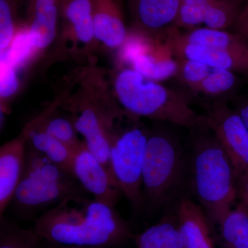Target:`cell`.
Segmentation results:
<instances>
[{"label":"cell","mask_w":248,"mask_h":248,"mask_svg":"<svg viewBox=\"0 0 248 248\" xmlns=\"http://www.w3.org/2000/svg\"><path fill=\"white\" fill-rule=\"evenodd\" d=\"M231 30L248 43V1L243 7Z\"/></svg>","instance_id":"f1b7e54d"},{"label":"cell","mask_w":248,"mask_h":248,"mask_svg":"<svg viewBox=\"0 0 248 248\" xmlns=\"http://www.w3.org/2000/svg\"><path fill=\"white\" fill-rule=\"evenodd\" d=\"M72 110V120L77 132L84 139L85 146L112 174L111 146L123 128L119 123L128 114L121 107L105 108L91 102L81 103Z\"/></svg>","instance_id":"52a82bcc"},{"label":"cell","mask_w":248,"mask_h":248,"mask_svg":"<svg viewBox=\"0 0 248 248\" xmlns=\"http://www.w3.org/2000/svg\"><path fill=\"white\" fill-rule=\"evenodd\" d=\"M0 248H45V242L32 229H24L0 217Z\"/></svg>","instance_id":"603a6c76"},{"label":"cell","mask_w":248,"mask_h":248,"mask_svg":"<svg viewBox=\"0 0 248 248\" xmlns=\"http://www.w3.org/2000/svg\"><path fill=\"white\" fill-rule=\"evenodd\" d=\"M17 29L16 27L14 0H0V50L9 48Z\"/></svg>","instance_id":"4316f807"},{"label":"cell","mask_w":248,"mask_h":248,"mask_svg":"<svg viewBox=\"0 0 248 248\" xmlns=\"http://www.w3.org/2000/svg\"><path fill=\"white\" fill-rule=\"evenodd\" d=\"M241 82L236 73L228 70L212 68L208 76L200 84L189 91L195 93V95L209 99L208 105L218 102L229 103L236 97Z\"/></svg>","instance_id":"ffe728a7"},{"label":"cell","mask_w":248,"mask_h":248,"mask_svg":"<svg viewBox=\"0 0 248 248\" xmlns=\"http://www.w3.org/2000/svg\"><path fill=\"white\" fill-rule=\"evenodd\" d=\"M173 28L165 38L177 58L200 62L211 68L228 70L238 75H248V51L239 52L207 48L178 40Z\"/></svg>","instance_id":"8fae6325"},{"label":"cell","mask_w":248,"mask_h":248,"mask_svg":"<svg viewBox=\"0 0 248 248\" xmlns=\"http://www.w3.org/2000/svg\"><path fill=\"white\" fill-rule=\"evenodd\" d=\"M29 130L26 127L18 138L0 148V217L12 201L22 177L25 162Z\"/></svg>","instance_id":"7c38bea8"},{"label":"cell","mask_w":248,"mask_h":248,"mask_svg":"<svg viewBox=\"0 0 248 248\" xmlns=\"http://www.w3.org/2000/svg\"><path fill=\"white\" fill-rule=\"evenodd\" d=\"M71 172L95 200L115 207L123 195L110 171L88 150L84 142L75 149Z\"/></svg>","instance_id":"9c48e42d"},{"label":"cell","mask_w":248,"mask_h":248,"mask_svg":"<svg viewBox=\"0 0 248 248\" xmlns=\"http://www.w3.org/2000/svg\"><path fill=\"white\" fill-rule=\"evenodd\" d=\"M120 107L133 118L151 119L190 130L200 125L202 115L191 108L187 95L147 79L130 67H125L115 81Z\"/></svg>","instance_id":"277c9868"},{"label":"cell","mask_w":248,"mask_h":248,"mask_svg":"<svg viewBox=\"0 0 248 248\" xmlns=\"http://www.w3.org/2000/svg\"><path fill=\"white\" fill-rule=\"evenodd\" d=\"M36 53L28 27L17 29L9 48L1 52L4 58L16 70L24 66Z\"/></svg>","instance_id":"d4e9b609"},{"label":"cell","mask_w":248,"mask_h":248,"mask_svg":"<svg viewBox=\"0 0 248 248\" xmlns=\"http://www.w3.org/2000/svg\"><path fill=\"white\" fill-rule=\"evenodd\" d=\"M190 162L188 140L169 127L149 130L143 167L144 210L174 213L179 202L190 197Z\"/></svg>","instance_id":"3957f363"},{"label":"cell","mask_w":248,"mask_h":248,"mask_svg":"<svg viewBox=\"0 0 248 248\" xmlns=\"http://www.w3.org/2000/svg\"><path fill=\"white\" fill-rule=\"evenodd\" d=\"M181 0H128L133 30L154 40L174 28Z\"/></svg>","instance_id":"30bf717a"},{"label":"cell","mask_w":248,"mask_h":248,"mask_svg":"<svg viewBox=\"0 0 248 248\" xmlns=\"http://www.w3.org/2000/svg\"><path fill=\"white\" fill-rule=\"evenodd\" d=\"M174 34L178 40L190 45L231 51H248V42L229 31L198 27L181 33L176 28Z\"/></svg>","instance_id":"e0dca14e"},{"label":"cell","mask_w":248,"mask_h":248,"mask_svg":"<svg viewBox=\"0 0 248 248\" xmlns=\"http://www.w3.org/2000/svg\"><path fill=\"white\" fill-rule=\"evenodd\" d=\"M27 26L35 51L46 49L55 40L58 29L59 0H30Z\"/></svg>","instance_id":"9a60e30c"},{"label":"cell","mask_w":248,"mask_h":248,"mask_svg":"<svg viewBox=\"0 0 248 248\" xmlns=\"http://www.w3.org/2000/svg\"><path fill=\"white\" fill-rule=\"evenodd\" d=\"M189 131V194L213 228L237 200V174L224 148L202 119L200 125Z\"/></svg>","instance_id":"7a4b0ae2"},{"label":"cell","mask_w":248,"mask_h":248,"mask_svg":"<svg viewBox=\"0 0 248 248\" xmlns=\"http://www.w3.org/2000/svg\"><path fill=\"white\" fill-rule=\"evenodd\" d=\"M241 0H209L203 9L205 27L217 30L231 29L244 6Z\"/></svg>","instance_id":"7402d4cb"},{"label":"cell","mask_w":248,"mask_h":248,"mask_svg":"<svg viewBox=\"0 0 248 248\" xmlns=\"http://www.w3.org/2000/svg\"><path fill=\"white\" fill-rule=\"evenodd\" d=\"M33 230L45 242L77 247H122L135 236L115 207L86 196L68 197L46 210Z\"/></svg>","instance_id":"6da1fadb"},{"label":"cell","mask_w":248,"mask_h":248,"mask_svg":"<svg viewBox=\"0 0 248 248\" xmlns=\"http://www.w3.org/2000/svg\"><path fill=\"white\" fill-rule=\"evenodd\" d=\"M177 60L179 69L175 78L189 90L200 84L212 70L210 67L195 60L184 58Z\"/></svg>","instance_id":"484cf974"},{"label":"cell","mask_w":248,"mask_h":248,"mask_svg":"<svg viewBox=\"0 0 248 248\" xmlns=\"http://www.w3.org/2000/svg\"><path fill=\"white\" fill-rule=\"evenodd\" d=\"M0 60V97L1 101H4L17 92L19 83L17 70L4 58Z\"/></svg>","instance_id":"83f0119b"},{"label":"cell","mask_w":248,"mask_h":248,"mask_svg":"<svg viewBox=\"0 0 248 248\" xmlns=\"http://www.w3.org/2000/svg\"><path fill=\"white\" fill-rule=\"evenodd\" d=\"M231 102V107L239 114L248 129V95H236Z\"/></svg>","instance_id":"4dcf8cb0"},{"label":"cell","mask_w":248,"mask_h":248,"mask_svg":"<svg viewBox=\"0 0 248 248\" xmlns=\"http://www.w3.org/2000/svg\"><path fill=\"white\" fill-rule=\"evenodd\" d=\"M136 248H186L175 213L165 214L159 222L133 238Z\"/></svg>","instance_id":"ac0fdd59"},{"label":"cell","mask_w":248,"mask_h":248,"mask_svg":"<svg viewBox=\"0 0 248 248\" xmlns=\"http://www.w3.org/2000/svg\"><path fill=\"white\" fill-rule=\"evenodd\" d=\"M148 134L149 130L138 124L123 128L110 148L112 175L135 214L144 210L143 167Z\"/></svg>","instance_id":"8992f818"},{"label":"cell","mask_w":248,"mask_h":248,"mask_svg":"<svg viewBox=\"0 0 248 248\" xmlns=\"http://www.w3.org/2000/svg\"><path fill=\"white\" fill-rule=\"evenodd\" d=\"M237 200L248 211V171L237 176Z\"/></svg>","instance_id":"f546056e"},{"label":"cell","mask_w":248,"mask_h":248,"mask_svg":"<svg viewBox=\"0 0 248 248\" xmlns=\"http://www.w3.org/2000/svg\"><path fill=\"white\" fill-rule=\"evenodd\" d=\"M41 119H37L27 125L28 145L34 151L43 155L54 164L71 172V164L75 150L59 141L40 126Z\"/></svg>","instance_id":"d6986e66"},{"label":"cell","mask_w":248,"mask_h":248,"mask_svg":"<svg viewBox=\"0 0 248 248\" xmlns=\"http://www.w3.org/2000/svg\"><path fill=\"white\" fill-rule=\"evenodd\" d=\"M45 242V248H87V247H77V246H62V245H56L49 244V243Z\"/></svg>","instance_id":"1f68e13d"},{"label":"cell","mask_w":248,"mask_h":248,"mask_svg":"<svg viewBox=\"0 0 248 248\" xmlns=\"http://www.w3.org/2000/svg\"><path fill=\"white\" fill-rule=\"evenodd\" d=\"M94 37L110 49H120L128 39L122 0H93Z\"/></svg>","instance_id":"4fadbf2b"},{"label":"cell","mask_w":248,"mask_h":248,"mask_svg":"<svg viewBox=\"0 0 248 248\" xmlns=\"http://www.w3.org/2000/svg\"><path fill=\"white\" fill-rule=\"evenodd\" d=\"M223 248H248V211L239 203L218 223Z\"/></svg>","instance_id":"44dd1931"},{"label":"cell","mask_w":248,"mask_h":248,"mask_svg":"<svg viewBox=\"0 0 248 248\" xmlns=\"http://www.w3.org/2000/svg\"><path fill=\"white\" fill-rule=\"evenodd\" d=\"M86 192L71 172L34 151L27 142L24 170L11 203L18 217L31 218Z\"/></svg>","instance_id":"5b68a950"},{"label":"cell","mask_w":248,"mask_h":248,"mask_svg":"<svg viewBox=\"0 0 248 248\" xmlns=\"http://www.w3.org/2000/svg\"><path fill=\"white\" fill-rule=\"evenodd\" d=\"M174 213L186 248H215L210 222L195 201L184 197Z\"/></svg>","instance_id":"5bb4252c"},{"label":"cell","mask_w":248,"mask_h":248,"mask_svg":"<svg viewBox=\"0 0 248 248\" xmlns=\"http://www.w3.org/2000/svg\"><path fill=\"white\" fill-rule=\"evenodd\" d=\"M40 125L50 136L72 149H76L83 142L78 138V133L72 119L47 113L42 117Z\"/></svg>","instance_id":"cb8c5ba5"},{"label":"cell","mask_w":248,"mask_h":248,"mask_svg":"<svg viewBox=\"0 0 248 248\" xmlns=\"http://www.w3.org/2000/svg\"><path fill=\"white\" fill-rule=\"evenodd\" d=\"M59 7L67 30L80 43L87 45L95 39L93 0H59Z\"/></svg>","instance_id":"2e32d148"},{"label":"cell","mask_w":248,"mask_h":248,"mask_svg":"<svg viewBox=\"0 0 248 248\" xmlns=\"http://www.w3.org/2000/svg\"><path fill=\"white\" fill-rule=\"evenodd\" d=\"M203 123L215 136L229 156L237 176L248 171V129L239 114L226 102L205 107Z\"/></svg>","instance_id":"ba28073f"},{"label":"cell","mask_w":248,"mask_h":248,"mask_svg":"<svg viewBox=\"0 0 248 248\" xmlns=\"http://www.w3.org/2000/svg\"><path fill=\"white\" fill-rule=\"evenodd\" d=\"M241 1H243V0H241ZM246 1H248V0H246Z\"/></svg>","instance_id":"d6a6232c"}]
</instances>
